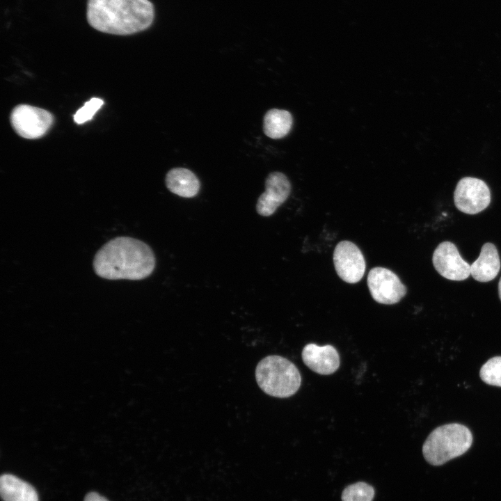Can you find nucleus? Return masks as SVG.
Instances as JSON below:
<instances>
[{
  "label": "nucleus",
  "instance_id": "nucleus-2",
  "mask_svg": "<svg viewBox=\"0 0 501 501\" xmlns=\"http://www.w3.org/2000/svg\"><path fill=\"white\" fill-rule=\"evenodd\" d=\"M86 18L98 31L127 35L152 25L154 8L149 0H88Z\"/></svg>",
  "mask_w": 501,
  "mask_h": 501
},
{
  "label": "nucleus",
  "instance_id": "nucleus-5",
  "mask_svg": "<svg viewBox=\"0 0 501 501\" xmlns=\"http://www.w3.org/2000/svg\"><path fill=\"white\" fill-rule=\"evenodd\" d=\"M10 122L20 136L35 139L44 136L54 122L53 115L45 109L28 104L16 106L10 114Z\"/></svg>",
  "mask_w": 501,
  "mask_h": 501
},
{
  "label": "nucleus",
  "instance_id": "nucleus-3",
  "mask_svg": "<svg viewBox=\"0 0 501 501\" xmlns=\"http://www.w3.org/2000/svg\"><path fill=\"white\" fill-rule=\"evenodd\" d=\"M472 440L470 430L465 425L447 424L430 433L422 445V454L429 463L441 466L466 452Z\"/></svg>",
  "mask_w": 501,
  "mask_h": 501
},
{
  "label": "nucleus",
  "instance_id": "nucleus-12",
  "mask_svg": "<svg viewBox=\"0 0 501 501\" xmlns=\"http://www.w3.org/2000/svg\"><path fill=\"white\" fill-rule=\"evenodd\" d=\"M500 259L495 246L484 244L478 258L470 265V275L482 283L493 280L500 269Z\"/></svg>",
  "mask_w": 501,
  "mask_h": 501
},
{
  "label": "nucleus",
  "instance_id": "nucleus-20",
  "mask_svg": "<svg viewBox=\"0 0 501 501\" xmlns=\"http://www.w3.org/2000/svg\"><path fill=\"white\" fill-rule=\"evenodd\" d=\"M498 293H499V297L501 300V278H500V279L499 280V283H498Z\"/></svg>",
  "mask_w": 501,
  "mask_h": 501
},
{
  "label": "nucleus",
  "instance_id": "nucleus-15",
  "mask_svg": "<svg viewBox=\"0 0 501 501\" xmlns=\"http://www.w3.org/2000/svg\"><path fill=\"white\" fill-rule=\"evenodd\" d=\"M292 124V116L289 111L271 109L267 111L264 116L263 131L268 137L278 139L289 132Z\"/></svg>",
  "mask_w": 501,
  "mask_h": 501
},
{
  "label": "nucleus",
  "instance_id": "nucleus-10",
  "mask_svg": "<svg viewBox=\"0 0 501 501\" xmlns=\"http://www.w3.org/2000/svg\"><path fill=\"white\" fill-rule=\"evenodd\" d=\"M290 192L291 184L285 174L269 173L265 180V191L257 199V212L262 216L272 215L286 201Z\"/></svg>",
  "mask_w": 501,
  "mask_h": 501
},
{
  "label": "nucleus",
  "instance_id": "nucleus-11",
  "mask_svg": "<svg viewBox=\"0 0 501 501\" xmlns=\"http://www.w3.org/2000/svg\"><path fill=\"white\" fill-rule=\"evenodd\" d=\"M305 365L312 371L322 375L335 372L340 367V356L331 345L319 346L314 343L306 344L301 353Z\"/></svg>",
  "mask_w": 501,
  "mask_h": 501
},
{
  "label": "nucleus",
  "instance_id": "nucleus-4",
  "mask_svg": "<svg viewBox=\"0 0 501 501\" xmlns=\"http://www.w3.org/2000/svg\"><path fill=\"white\" fill-rule=\"evenodd\" d=\"M255 378L263 392L278 398L294 395L301 384V376L296 366L277 355L266 356L259 362Z\"/></svg>",
  "mask_w": 501,
  "mask_h": 501
},
{
  "label": "nucleus",
  "instance_id": "nucleus-19",
  "mask_svg": "<svg viewBox=\"0 0 501 501\" xmlns=\"http://www.w3.org/2000/svg\"><path fill=\"white\" fill-rule=\"evenodd\" d=\"M84 501H108L105 498L97 493H89L85 497Z\"/></svg>",
  "mask_w": 501,
  "mask_h": 501
},
{
  "label": "nucleus",
  "instance_id": "nucleus-14",
  "mask_svg": "<svg viewBox=\"0 0 501 501\" xmlns=\"http://www.w3.org/2000/svg\"><path fill=\"white\" fill-rule=\"evenodd\" d=\"M0 493L3 501H38L35 488L13 475H1Z\"/></svg>",
  "mask_w": 501,
  "mask_h": 501
},
{
  "label": "nucleus",
  "instance_id": "nucleus-9",
  "mask_svg": "<svg viewBox=\"0 0 501 501\" xmlns=\"http://www.w3.org/2000/svg\"><path fill=\"white\" fill-rule=\"evenodd\" d=\"M432 262L443 277L461 281L470 275V265L461 256L456 246L450 241L441 242L434 250Z\"/></svg>",
  "mask_w": 501,
  "mask_h": 501
},
{
  "label": "nucleus",
  "instance_id": "nucleus-13",
  "mask_svg": "<svg viewBox=\"0 0 501 501\" xmlns=\"http://www.w3.org/2000/svg\"><path fill=\"white\" fill-rule=\"evenodd\" d=\"M166 186L174 194L183 198L195 197L200 183L197 176L185 168H173L166 175Z\"/></svg>",
  "mask_w": 501,
  "mask_h": 501
},
{
  "label": "nucleus",
  "instance_id": "nucleus-16",
  "mask_svg": "<svg viewBox=\"0 0 501 501\" xmlns=\"http://www.w3.org/2000/svg\"><path fill=\"white\" fill-rule=\"evenodd\" d=\"M374 488L365 482H359L347 486L342 493V501H372Z\"/></svg>",
  "mask_w": 501,
  "mask_h": 501
},
{
  "label": "nucleus",
  "instance_id": "nucleus-6",
  "mask_svg": "<svg viewBox=\"0 0 501 501\" xmlns=\"http://www.w3.org/2000/svg\"><path fill=\"white\" fill-rule=\"evenodd\" d=\"M367 282L372 297L381 304H395L407 292L397 275L384 267L372 269L368 273Z\"/></svg>",
  "mask_w": 501,
  "mask_h": 501
},
{
  "label": "nucleus",
  "instance_id": "nucleus-1",
  "mask_svg": "<svg viewBox=\"0 0 501 501\" xmlns=\"http://www.w3.org/2000/svg\"><path fill=\"white\" fill-rule=\"evenodd\" d=\"M155 257L151 248L143 241L118 237L106 243L95 254V273L108 280H142L155 267Z\"/></svg>",
  "mask_w": 501,
  "mask_h": 501
},
{
  "label": "nucleus",
  "instance_id": "nucleus-7",
  "mask_svg": "<svg viewBox=\"0 0 501 501\" xmlns=\"http://www.w3.org/2000/svg\"><path fill=\"white\" fill-rule=\"evenodd\" d=\"M491 191L482 180L466 177L461 179L454 193L456 207L468 214H476L484 210L491 202Z\"/></svg>",
  "mask_w": 501,
  "mask_h": 501
},
{
  "label": "nucleus",
  "instance_id": "nucleus-8",
  "mask_svg": "<svg viewBox=\"0 0 501 501\" xmlns=\"http://www.w3.org/2000/svg\"><path fill=\"white\" fill-rule=\"evenodd\" d=\"M333 263L338 276L347 283L359 282L365 272L366 263L361 250L349 241H342L336 245Z\"/></svg>",
  "mask_w": 501,
  "mask_h": 501
},
{
  "label": "nucleus",
  "instance_id": "nucleus-17",
  "mask_svg": "<svg viewBox=\"0 0 501 501\" xmlns=\"http://www.w3.org/2000/svg\"><path fill=\"white\" fill-rule=\"evenodd\" d=\"M479 376L484 383L501 387V356L491 358L486 362L481 367Z\"/></svg>",
  "mask_w": 501,
  "mask_h": 501
},
{
  "label": "nucleus",
  "instance_id": "nucleus-18",
  "mask_svg": "<svg viewBox=\"0 0 501 501\" xmlns=\"http://www.w3.org/2000/svg\"><path fill=\"white\" fill-rule=\"evenodd\" d=\"M103 104L104 101L100 98L93 97L90 99L77 111L74 115V122L78 125H81L90 120Z\"/></svg>",
  "mask_w": 501,
  "mask_h": 501
}]
</instances>
